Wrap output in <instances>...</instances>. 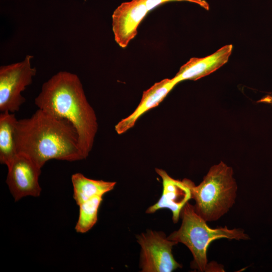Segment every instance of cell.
<instances>
[{
	"instance_id": "cell-2",
	"label": "cell",
	"mask_w": 272,
	"mask_h": 272,
	"mask_svg": "<svg viewBox=\"0 0 272 272\" xmlns=\"http://www.w3.org/2000/svg\"><path fill=\"white\" fill-rule=\"evenodd\" d=\"M34 102L38 109L72 124L86 159L92 150L98 124L78 76L66 71L58 72L42 85Z\"/></svg>"
},
{
	"instance_id": "cell-4",
	"label": "cell",
	"mask_w": 272,
	"mask_h": 272,
	"mask_svg": "<svg viewBox=\"0 0 272 272\" xmlns=\"http://www.w3.org/2000/svg\"><path fill=\"white\" fill-rule=\"evenodd\" d=\"M194 210L206 222L216 221L235 203L237 184L232 167L223 162L212 166L202 182L191 188Z\"/></svg>"
},
{
	"instance_id": "cell-14",
	"label": "cell",
	"mask_w": 272,
	"mask_h": 272,
	"mask_svg": "<svg viewBox=\"0 0 272 272\" xmlns=\"http://www.w3.org/2000/svg\"><path fill=\"white\" fill-rule=\"evenodd\" d=\"M102 200V196H96L79 206V216L75 226L77 232L85 233L96 224Z\"/></svg>"
},
{
	"instance_id": "cell-9",
	"label": "cell",
	"mask_w": 272,
	"mask_h": 272,
	"mask_svg": "<svg viewBox=\"0 0 272 272\" xmlns=\"http://www.w3.org/2000/svg\"><path fill=\"white\" fill-rule=\"evenodd\" d=\"M155 171L162 179V194L158 201L147 210L146 213L153 214L159 210L168 209L172 212L173 222L176 223L183 208L192 198L191 188L193 182L187 179L182 181L174 179L162 169L156 168Z\"/></svg>"
},
{
	"instance_id": "cell-3",
	"label": "cell",
	"mask_w": 272,
	"mask_h": 272,
	"mask_svg": "<svg viewBox=\"0 0 272 272\" xmlns=\"http://www.w3.org/2000/svg\"><path fill=\"white\" fill-rule=\"evenodd\" d=\"M180 218L182 223L179 229L172 232L167 238L184 244L191 251L193 260L191 267L199 271L209 268L207 256L210 243L221 238L247 240L249 236L242 229H229L227 226L211 228L195 212L194 206L187 202L183 208Z\"/></svg>"
},
{
	"instance_id": "cell-11",
	"label": "cell",
	"mask_w": 272,
	"mask_h": 272,
	"mask_svg": "<svg viewBox=\"0 0 272 272\" xmlns=\"http://www.w3.org/2000/svg\"><path fill=\"white\" fill-rule=\"evenodd\" d=\"M177 84L173 78H166L155 83L144 91L141 101L135 110L116 124V132L120 134L132 128L142 115L157 106Z\"/></svg>"
},
{
	"instance_id": "cell-8",
	"label": "cell",
	"mask_w": 272,
	"mask_h": 272,
	"mask_svg": "<svg viewBox=\"0 0 272 272\" xmlns=\"http://www.w3.org/2000/svg\"><path fill=\"white\" fill-rule=\"evenodd\" d=\"M149 11L144 0H131L121 4L112 15L114 40L125 48L138 33V28Z\"/></svg>"
},
{
	"instance_id": "cell-12",
	"label": "cell",
	"mask_w": 272,
	"mask_h": 272,
	"mask_svg": "<svg viewBox=\"0 0 272 272\" xmlns=\"http://www.w3.org/2000/svg\"><path fill=\"white\" fill-rule=\"evenodd\" d=\"M73 197L78 206L96 196H102L112 190L116 182L90 179L81 173L72 175Z\"/></svg>"
},
{
	"instance_id": "cell-6",
	"label": "cell",
	"mask_w": 272,
	"mask_h": 272,
	"mask_svg": "<svg viewBox=\"0 0 272 272\" xmlns=\"http://www.w3.org/2000/svg\"><path fill=\"white\" fill-rule=\"evenodd\" d=\"M137 239L141 247V271L171 272L182 267L172 254L173 247L178 243L168 239L163 232L148 230Z\"/></svg>"
},
{
	"instance_id": "cell-7",
	"label": "cell",
	"mask_w": 272,
	"mask_h": 272,
	"mask_svg": "<svg viewBox=\"0 0 272 272\" xmlns=\"http://www.w3.org/2000/svg\"><path fill=\"white\" fill-rule=\"evenodd\" d=\"M8 169L6 183L15 201L27 196L40 195L42 189L39 177L41 168L28 156L17 153Z\"/></svg>"
},
{
	"instance_id": "cell-1",
	"label": "cell",
	"mask_w": 272,
	"mask_h": 272,
	"mask_svg": "<svg viewBox=\"0 0 272 272\" xmlns=\"http://www.w3.org/2000/svg\"><path fill=\"white\" fill-rule=\"evenodd\" d=\"M14 137L17 153L27 155L41 168L51 159H85L72 124L40 109L30 118L17 120Z\"/></svg>"
},
{
	"instance_id": "cell-13",
	"label": "cell",
	"mask_w": 272,
	"mask_h": 272,
	"mask_svg": "<svg viewBox=\"0 0 272 272\" xmlns=\"http://www.w3.org/2000/svg\"><path fill=\"white\" fill-rule=\"evenodd\" d=\"M17 121L14 113L0 114V162L9 167L17 154L14 132Z\"/></svg>"
},
{
	"instance_id": "cell-5",
	"label": "cell",
	"mask_w": 272,
	"mask_h": 272,
	"mask_svg": "<svg viewBox=\"0 0 272 272\" xmlns=\"http://www.w3.org/2000/svg\"><path fill=\"white\" fill-rule=\"evenodd\" d=\"M33 56L27 55L21 62L0 67V111L14 113L26 101L21 95L32 83L36 70L31 66Z\"/></svg>"
},
{
	"instance_id": "cell-15",
	"label": "cell",
	"mask_w": 272,
	"mask_h": 272,
	"mask_svg": "<svg viewBox=\"0 0 272 272\" xmlns=\"http://www.w3.org/2000/svg\"><path fill=\"white\" fill-rule=\"evenodd\" d=\"M149 11L159 6L169 2L185 1L197 4L206 10H209L210 6L206 0H144Z\"/></svg>"
},
{
	"instance_id": "cell-10",
	"label": "cell",
	"mask_w": 272,
	"mask_h": 272,
	"mask_svg": "<svg viewBox=\"0 0 272 272\" xmlns=\"http://www.w3.org/2000/svg\"><path fill=\"white\" fill-rule=\"evenodd\" d=\"M232 49L233 45L228 44L206 57H192L180 67L173 79L178 84L182 81H195L207 76L227 62Z\"/></svg>"
},
{
	"instance_id": "cell-16",
	"label": "cell",
	"mask_w": 272,
	"mask_h": 272,
	"mask_svg": "<svg viewBox=\"0 0 272 272\" xmlns=\"http://www.w3.org/2000/svg\"><path fill=\"white\" fill-rule=\"evenodd\" d=\"M258 102L272 104V92L268 93Z\"/></svg>"
}]
</instances>
